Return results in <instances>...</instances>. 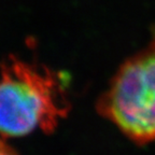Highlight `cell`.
Segmentation results:
<instances>
[{"mask_svg": "<svg viewBox=\"0 0 155 155\" xmlns=\"http://www.w3.org/2000/svg\"><path fill=\"white\" fill-rule=\"evenodd\" d=\"M59 79L48 69L16 58L1 66L0 134L19 137L51 133L68 111Z\"/></svg>", "mask_w": 155, "mask_h": 155, "instance_id": "1", "label": "cell"}, {"mask_svg": "<svg viewBox=\"0 0 155 155\" xmlns=\"http://www.w3.org/2000/svg\"><path fill=\"white\" fill-rule=\"evenodd\" d=\"M97 110L135 143H155V32L148 45L122 64Z\"/></svg>", "mask_w": 155, "mask_h": 155, "instance_id": "2", "label": "cell"}, {"mask_svg": "<svg viewBox=\"0 0 155 155\" xmlns=\"http://www.w3.org/2000/svg\"><path fill=\"white\" fill-rule=\"evenodd\" d=\"M0 155H17L11 148H9L5 143L0 141Z\"/></svg>", "mask_w": 155, "mask_h": 155, "instance_id": "3", "label": "cell"}]
</instances>
